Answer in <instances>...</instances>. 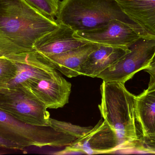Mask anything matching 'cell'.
I'll use <instances>...</instances> for the list:
<instances>
[{
	"mask_svg": "<svg viewBox=\"0 0 155 155\" xmlns=\"http://www.w3.org/2000/svg\"><path fill=\"white\" fill-rule=\"evenodd\" d=\"M58 26L26 0H0V56L35 50V42Z\"/></svg>",
	"mask_w": 155,
	"mask_h": 155,
	"instance_id": "cell-1",
	"label": "cell"
},
{
	"mask_svg": "<svg viewBox=\"0 0 155 155\" xmlns=\"http://www.w3.org/2000/svg\"><path fill=\"white\" fill-rule=\"evenodd\" d=\"M98 105L102 118L114 130L119 139V150L134 149L139 140L136 125V96L125 83L103 81Z\"/></svg>",
	"mask_w": 155,
	"mask_h": 155,
	"instance_id": "cell-2",
	"label": "cell"
},
{
	"mask_svg": "<svg viewBox=\"0 0 155 155\" xmlns=\"http://www.w3.org/2000/svg\"><path fill=\"white\" fill-rule=\"evenodd\" d=\"M56 18L59 24L67 25L74 32L92 30L113 19L136 24L116 0H63Z\"/></svg>",
	"mask_w": 155,
	"mask_h": 155,
	"instance_id": "cell-3",
	"label": "cell"
},
{
	"mask_svg": "<svg viewBox=\"0 0 155 155\" xmlns=\"http://www.w3.org/2000/svg\"><path fill=\"white\" fill-rule=\"evenodd\" d=\"M0 137L16 145L21 150L31 146L62 147L77 139L51 126L25 123L1 110Z\"/></svg>",
	"mask_w": 155,
	"mask_h": 155,
	"instance_id": "cell-4",
	"label": "cell"
},
{
	"mask_svg": "<svg viewBox=\"0 0 155 155\" xmlns=\"http://www.w3.org/2000/svg\"><path fill=\"white\" fill-rule=\"evenodd\" d=\"M47 109L26 87L0 91V110L25 123L50 126V114Z\"/></svg>",
	"mask_w": 155,
	"mask_h": 155,
	"instance_id": "cell-5",
	"label": "cell"
},
{
	"mask_svg": "<svg viewBox=\"0 0 155 155\" xmlns=\"http://www.w3.org/2000/svg\"><path fill=\"white\" fill-rule=\"evenodd\" d=\"M130 51L97 76L110 83H125L136 73L145 70L155 56V40L142 38L129 47Z\"/></svg>",
	"mask_w": 155,
	"mask_h": 155,
	"instance_id": "cell-6",
	"label": "cell"
},
{
	"mask_svg": "<svg viewBox=\"0 0 155 155\" xmlns=\"http://www.w3.org/2000/svg\"><path fill=\"white\" fill-rule=\"evenodd\" d=\"M74 35L90 42L127 48L141 38H146L136 24L117 19L110 20L106 24L92 30L75 32Z\"/></svg>",
	"mask_w": 155,
	"mask_h": 155,
	"instance_id": "cell-7",
	"label": "cell"
},
{
	"mask_svg": "<svg viewBox=\"0 0 155 155\" xmlns=\"http://www.w3.org/2000/svg\"><path fill=\"white\" fill-rule=\"evenodd\" d=\"M119 149V139L116 133L102 118L87 133L55 154H97L113 153Z\"/></svg>",
	"mask_w": 155,
	"mask_h": 155,
	"instance_id": "cell-8",
	"label": "cell"
},
{
	"mask_svg": "<svg viewBox=\"0 0 155 155\" xmlns=\"http://www.w3.org/2000/svg\"><path fill=\"white\" fill-rule=\"evenodd\" d=\"M71 84L60 75L51 79H41L30 82L26 86L47 108L58 109L69 103Z\"/></svg>",
	"mask_w": 155,
	"mask_h": 155,
	"instance_id": "cell-9",
	"label": "cell"
},
{
	"mask_svg": "<svg viewBox=\"0 0 155 155\" xmlns=\"http://www.w3.org/2000/svg\"><path fill=\"white\" fill-rule=\"evenodd\" d=\"M74 31L60 24L56 29L41 37L35 44L34 49L44 55L58 54L68 52L90 42L78 39Z\"/></svg>",
	"mask_w": 155,
	"mask_h": 155,
	"instance_id": "cell-10",
	"label": "cell"
},
{
	"mask_svg": "<svg viewBox=\"0 0 155 155\" xmlns=\"http://www.w3.org/2000/svg\"><path fill=\"white\" fill-rule=\"evenodd\" d=\"M147 39L155 40V0H116Z\"/></svg>",
	"mask_w": 155,
	"mask_h": 155,
	"instance_id": "cell-11",
	"label": "cell"
},
{
	"mask_svg": "<svg viewBox=\"0 0 155 155\" xmlns=\"http://www.w3.org/2000/svg\"><path fill=\"white\" fill-rule=\"evenodd\" d=\"M100 45L90 42L68 52L58 54L44 55L46 61L65 76L71 78L79 76V70L82 65L93 51Z\"/></svg>",
	"mask_w": 155,
	"mask_h": 155,
	"instance_id": "cell-12",
	"label": "cell"
},
{
	"mask_svg": "<svg viewBox=\"0 0 155 155\" xmlns=\"http://www.w3.org/2000/svg\"><path fill=\"white\" fill-rule=\"evenodd\" d=\"M129 48L100 45L88 56L79 70V76L97 77L107 68L129 52Z\"/></svg>",
	"mask_w": 155,
	"mask_h": 155,
	"instance_id": "cell-13",
	"label": "cell"
},
{
	"mask_svg": "<svg viewBox=\"0 0 155 155\" xmlns=\"http://www.w3.org/2000/svg\"><path fill=\"white\" fill-rule=\"evenodd\" d=\"M135 110L140 136L155 135V88L136 96Z\"/></svg>",
	"mask_w": 155,
	"mask_h": 155,
	"instance_id": "cell-14",
	"label": "cell"
},
{
	"mask_svg": "<svg viewBox=\"0 0 155 155\" xmlns=\"http://www.w3.org/2000/svg\"><path fill=\"white\" fill-rule=\"evenodd\" d=\"M50 126L57 132L66 134L76 139L80 138L89 132L93 126H79L64 121L50 118Z\"/></svg>",
	"mask_w": 155,
	"mask_h": 155,
	"instance_id": "cell-15",
	"label": "cell"
},
{
	"mask_svg": "<svg viewBox=\"0 0 155 155\" xmlns=\"http://www.w3.org/2000/svg\"><path fill=\"white\" fill-rule=\"evenodd\" d=\"M34 8L49 18L56 17L61 0H26Z\"/></svg>",
	"mask_w": 155,
	"mask_h": 155,
	"instance_id": "cell-16",
	"label": "cell"
},
{
	"mask_svg": "<svg viewBox=\"0 0 155 155\" xmlns=\"http://www.w3.org/2000/svg\"><path fill=\"white\" fill-rule=\"evenodd\" d=\"M16 66L14 62L4 56H0V91L7 89L8 82L14 76Z\"/></svg>",
	"mask_w": 155,
	"mask_h": 155,
	"instance_id": "cell-17",
	"label": "cell"
},
{
	"mask_svg": "<svg viewBox=\"0 0 155 155\" xmlns=\"http://www.w3.org/2000/svg\"><path fill=\"white\" fill-rule=\"evenodd\" d=\"M134 149L150 154H155V135L140 136Z\"/></svg>",
	"mask_w": 155,
	"mask_h": 155,
	"instance_id": "cell-18",
	"label": "cell"
},
{
	"mask_svg": "<svg viewBox=\"0 0 155 155\" xmlns=\"http://www.w3.org/2000/svg\"><path fill=\"white\" fill-rule=\"evenodd\" d=\"M145 70L150 75V81L147 88H155V56L150 65Z\"/></svg>",
	"mask_w": 155,
	"mask_h": 155,
	"instance_id": "cell-19",
	"label": "cell"
},
{
	"mask_svg": "<svg viewBox=\"0 0 155 155\" xmlns=\"http://www.w3.org/2000/svg\"><path fill=\"white\" fill-rule=\"evenodd\" d=\"M0 148L11 150H21L18 146L0 137Z\"/></svg>",
	"mask_w": 155,
	"mask_h": 155,
	"instance_id": "cell-20",
	"label": "cell"
}]
</instances>
